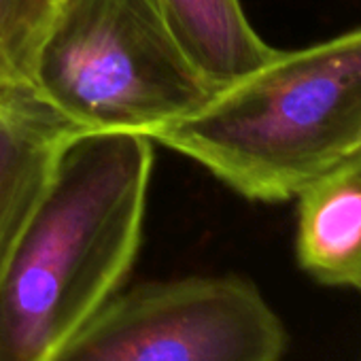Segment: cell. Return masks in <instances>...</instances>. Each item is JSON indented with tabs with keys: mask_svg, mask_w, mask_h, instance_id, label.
<instances>
[{
	"mask_svg": "<svg viewBox=\"0 0 361 361\" xmlns=\"http://www.w3.org/2000/svg\"><path fill=\"white\" fill-rule=\"evenodd\" d=\"M142 134H77L0 270V361H54L123 287L153 170Z\"/></svg>",
	"mask_w": 361,
	"mask_h": 361,
	"instance_id": "1",
	"label": "cell"
},
{
	"mask_svg": "<svg viewBox=\"0 0 361 361\" xmlns=\"http://www.w3.org/2000/svg\"><path fill=\"white\" fill-rule=\"evenodd\" d=\"M255 202H287L361 149V28L274 51L149 136Z\"/></svg>",
	"mask_w": 361,
	"mask_h": 361,
	"instance_id": "2",
	"label": "cell"
},
{
	"mask_svg": "<svg viewBox=\"0 0 361 361\" xmlns=\"http://www.w3.org/2000/svg\"><path fill=\"white\" fill-rule=\"evenodd\" d=\"M30 85L81 134L147 138L215 92L153 0H62L35 51Z\"/></svg>",
	"mask_w": 361,
	"mask_h": 361,
	"instance_id": "3",
	"label": "cell"
},
{
	"mask_svg": "<svg viewBox=\"0 0 361 361\" xmlns=\"http://www.w3.org/2000/svg\"><path fill=\"white\" fill-rule=\"evenodd\" d=\"M285 329L240 276H188L117 293L54 361H281Z\"/></svg>",
	"mask_w": 361,
	"mask_h": 361,
	"instance_id": "4",
	"label": "cell"
},
{
	"mask_svg": "<svg viewBox=\"0 0 361 361\" xmlns=\"http://www.w3.org/2000/svg\"><path fill=\"white\" fill-rule=\"evenodd\" d=\"M77 134L30 83L0 87V270Z\"/></svg>",
	"mask_w": 361,
	"mask_h": 361,
	"instance_id": "5",
	"label": "cell"
},
{
	"mask_svg": "<svg viewBox=\"0 0 361 361\" xmlns=\"http://www.w3.org/2000/svg\"><path fill=\"white\" fill-rule=\"evenodd\" d=\"M295 255L314 281L361 291V149L298 196Z\"/></svg>",
	"mask_w": 361,
	"mask_h": 361,
	"instance_id": "6",
	"label": "cell"
},
{
	"mask_svg": "<svg viewBox=\"0 0 361 361\" xmlns=\"http://www.w3.org/2000/svg\"><path fill=\"white\" fill-rule=\"evenodd\" d=\"M172 37L204 81L219 90L268 62L272 49L240 0H153Z\"/></svg>",
	"mask_w": 361,
	"mask_h": 361,
	"instance_id": "7",
	"label": "cell"
},
{
	"mask_svg": "<svg viewBox=\"0 0 361 361\" xmlns=\"http://www.w3.org/2000/svg\"><path fill=\"white\" fill-rule=\"evenodd\" d=\"M62 0H0V87L30 83L35 51Z\"/></svg>",
	"mask_w": 361,
	"mask_h": 361,
	"instance_id": "8",
	"label": "cell"
}]
</instances>
